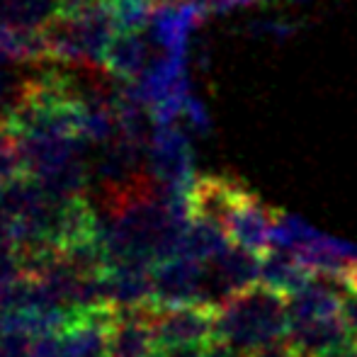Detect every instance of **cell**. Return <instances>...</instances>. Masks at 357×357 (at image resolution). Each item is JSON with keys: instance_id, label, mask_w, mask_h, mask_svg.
Instances as JSON below:
<instances>
[{"instance_id": "cell-18", "label": "cell", "mask_w": 357, "mask_h": 357, "mask_svg": "<svg viewBox=\"0 0 357 357\" xmlns=\"http://www.w3.org/2000/svg\"><path fill=\"white\" fill-rule=\"evenodd\" d=\"M319 231L314 226H309L306 221L296 219L291 214H284L280 209H275V219H273V234H270V241H273V248L280 250H296L301 245L309 243Z\"/></svg>"}, {"instance_id": "cell-15", "label": "cell", "mask_w": 357, "mask_h": 357, "mask_svg": "<svg viewBox=\"0 0 357 357\" xmlns=\"http://www.w3.org/2000/svg\"><path fill=\"white\" fill-rule=\"evenodd\" d=\"M0 59L10 63L47 61V44L42 29H22L0 20Z\"/></svg>"}, {"instance_id": "cell-19", "label": "cell", "mask_w": 357, "mask_h": 357, "mask_svg": "<svg viewBox=\"0 0 357 357\" xmlns=\"http://www.w3.org/2000/svg\"><path fill=\"white\" fill-rule=\"evenodd\" d=\"M24 78L15 71V63L0 59V117L8 119V114L17 107L20 95H22Z\"/></svg>"}, {"instance_id": "cell-23", "label": "cell", "mask_w": 357, "mask_h": 357, "mask_svg": "<svg viewBox=\"0 0 357 357\" xmlns=\"http://www.w3.org/2000/svg\"><path fill=\"white\" fill-rule=\"evenodd\" d=\"M345 321L350 326V335H353V343L357 345V296L353 299H345V311H343Z\"/></svg>"}, {"instance_id": "cell-17", "label": "cell", "mask_w": 357, "mask_h": 357, "mask_svg": "<svg viewBox=\"0 0 357 357\" xmlns=\"http://www.w3.org/2000/svg\"><path fill=\"white\" fill-rule=\"evenodd\" d=\"M56 13V0H0V20L34 32L47 27Z\"/></svg>"}, {"instance_id": "cell-3", "label": "cell", "mask_w": 357, "mask_h": 357, "mask_svg": "<svg viewBox=\"0 0 357 357\" xmlns=\"http://www.w3.org/2000/svg\"><path fill=\"white\" fill-rule=\"evenodd\" d=\"M146 170L151 180L160 188L188 195L195 183L192 144L188 134L175 122L153 124V134L146 153Z\"/></svg>"}, {"instance_id": "cell-9", "label": "cell", "mask_w": 357, "mask_h": 357, "mask_svg": "<svg viewBox=\"0 0 357 357\" xmlns=\"http://www.w3.org/2000/svg\"><path fill=\"white\" fill-rule=\"evenodd\" d=\"M287 343L301 357H326L353 343V335H350V326L345 316H331V319L291 324Z\"/></svg>"}, {"instance_id": "cell-14", "label": "cell", "mask_w": 357, "mask_h": 357, "mask_svg": "<svg viewBox=\"0 0 357 357\" xmlns=\"http://www.w3.org/2000/svg\"><path fill=\"white\" fill-rule=\"evenodd\" d=\"M289 304V321H316L331 319V316H343L345 296L338 287L331 284V280H311L301 291L287 299Z\"/></svg>"}, {"instance_id": "cell-20", "label": "cell", "mask_w": 357, "mask_h": 357, "mask_svg": "<svg viewBox=\"0 0 357 357\" xmlns=\"http://www.w3.org/2000/svg\"><path fill=\"white\" fill-rule=\"evenodd\" d=\"M183 117H185V122H188V127L192 129V132H197V134H207L209 127H212V124H209L207 107H204V105L199 102L195 95H190L188 102H185Z\"/></svg>"}, {"instance_id": "cell-22", "label": "cell", "mask_w": 357, "mask_h": 357, "mask_svg": "<svg viewBox=\"0 0 357 357\" xmlns=\"http://www.w3.org/2000/svg\"><path fill=\"white\" fill-rule=\"evenodd\" d=\"M197 357H241V355L236 350H231L226 343H221V340H214V343L204 345L197 353Z\"/></svg>"}, {"instance_id": "cell-6", "label": "cell", "mask_w": 357, "mask_h": 357, "mask_svg": "<svg viewBox=\"0 0 357 357\" xmlns=\"http://www.w3.org/2000/svg\"><path fill=\"white\" fill-rule=\"evenodd\" d=\"M273 219L275 209H270L250 188L241 192V197L234 202L231 212L224 219V231L231 238V243L245 248L250 253L263 258L273 248Z\"/></svg>"}, {"instance_id": "cell-27", "label": "cell", "mask_w": 357, "mask_h": 357, "mask_svg": "<svg viewBox=\"0 0 357 357\" xmlns=\"http://www.w3.org/2000/svg\"><path fill=\"white\" fill-rule=\"evenodd\" d=\"M0 188H3V185H0Z\"/></svg>"}, {"instance_id": "cell-8", "label": "cell", "mask_w": 357, "mask_h": 357, "mask_svg": "<svg viewBox=\"0 0 357 357\" xmlns=\"http://www.w3.org/2000/svg\"><path fill=\"white\" fill-rule=\"evenodd\" d=\"M248 188L241 180H231L226 175H202L195 178L192 188L188 192L190 216L192 221H209L224 229V219L231 212L234 202L241 192Z\"/></svg>"}, {"instance_id": "cell-11", "label": "cell", "mask_w": 357, "mask_h": 357, "mask_svg": "<svg viewBox=\"0 0 357 357\" xmlns=\"http://www.w3.org/2000/svg\"><path fill=\"white\" fill-rule=\"evenodd\" d=\"M306 268H311L314 273L333 278L335 282L343 280V275L357 263V245L348 243V241L333 238V236L316 234L301 248L291 250Z\"/></svg>"}, {"instance_id": "cell-21", "label": "cell", "mask_w": 357, "mask_h": 357, "mask_svg": "<svg viewBox=\"0 0 357 357\" xmlns=\"http://www.w3.org/2000/svg\"><path fill=\"white\" fill-rule=\"evenodd\" d=\"M243 357H301V355L296 353L287 340H282V343H275V345H270V348L255 350V353H248Z\"/></svg>"}, {"instance_id": "cell-26", "label": "cell", "mask_w": 357, "mask_h": 357, "mask_svg": "<svg viewBox=\"0 0 357 357\" xmlns=\"http://www.w3.org/2000/svg\"><path fill=\"white\" fill-rule=\"evenodd\" d=\"M5 132H8V124H5V119L0 117V137H3Z\"/></svg>"}, {"instance_id": "cell-12", "label": "cell", "mask_w": 357, "mask_h": 357, "mask_svg": "<svg viewBox=\"0 0 357 357\" xmlns=\"http://www.w3.org/2000/svg\"><path fill=\"white\" fill-rule=\"evenodd\" d=\"M149 61V44L139 32L117 29L109 39L102 56V71L119 83H132L146 71Z\"/></svg>"}, {"instance_id": "cell-28", "label": "cell", "mask_w": 357, "mask_h": 357, "mask_svg": "<svg viewBox=\"0 0 357 357\" xmlns=\"http://www.w3.org/2000/svg\"><path fill=\"white\" fill-rule=\"evenodd\" d=\"M32 357H34V355H32Z\"/></svg>"}, {"instance_id": "cell-5", "label": "cell", "mask_w": 357, "mask_h": 357, "mask_svg": "<svg viewBox=\"0 0 357 357\" xmlns=\"http://www.w3.org/2000/svg\"><path fill=\"white\" fill-rule=\"evenodd\" d=\"M153 304L158 309H175L188 304H204V282H207V263L192 258H170L153 265Z\"/></svg>"}, {"instance_id": "cell-2", "label": "cell", "mask_w": 357, "mask_h": 357, "mask_svg": "<svg viewBox=\"0 0 357 357\" xmlns=\"http://www.w3.org/2000/svg\"><path fill=\"white\" fill-rule=\"evenodd\" d=\"M114 20L105 5L75 17H54L42 29L47 61L83 68H102V56L112 34Z\"/></svg>"}, {"instance_id": "cell-1", "label": "cell", "mask_w": 357, "mask_h": 357, "mask_svg": "<svg viewBox=\"0 0 357 357\" xmlns=\"http://www.w3.org/2000/svg\"><path fill=\"white\" fill-rule=\"evenodd\" d=\"M287 296L255 284L234 294L216 309V340L226 343L241 357L282 343L289 335Z\"/></svg>"}, {"instance_id": "cell-25", "label": "cell", "mask_w": 357, "mask_h": 357, "mask_svg": "<svg viewBox=\"0 0 357 357\" xmlns=\"http://www.w3.org/2000/svg\"><path fill=\"white\" fill-rule=\"evenodd\" d=\"M326 357H357V345L355 343H348L345 348L335 350V353H331V355H326Z\"/></svg>"}, {"instance_id": "cell-13", "label": "cell", "mask_w": 357, "mask_h": 357, "mask_svg": "<svg viewBox=\"0 0 357 357\" xmlns=\"http://www.w3.org/2000/svg\"><path fill=\"white\" fill-rule=\"evenodd\" d=\"M314 270L306 268L291 250L270 248L260 258V284L278 291L282 296H294L314 280Z\"/></svg>"}, {"instance_id": "cell-24", "label": "cell", "mask_w": 357, "mask_h": 357, "mask_svg": "<svg viewBox=\"0 0 357 357\" xmlns=\"http://www.w3.org/2000/svg\"><path fill=\"white\" fill-rule=\"evenodd\" d=\"M340 284H343V289H348L350 296H357V263L348 270V273L343 275Z\"/></svg>"}, {"instance_id": "cell-4", "label": "cell", "mask_w": 357, "mask_h": 357, "mask_svg": "<svg viewBox=\"0 0 357 357\" xmlns=\"http://www.w3.org/2000/svg\"><path fill=\"white\" fill-rule=\"evenodd\" d=\"M151 326L158 348H204L216 340V306L188 304L158 309Z\"/></svg>"}, {"instance_id": "cell-10", "label": "cell", "mask_w": 357, "mask_h": 357, "mask_svg": "<svg viewBox=\"0 0 357 357\" xmlns=\"http://www.w3.org/2000/svg\"><path fill=\"white\" fill-rule=\"evenodd\" d=\"M207 10L195 3H160L151 17L153 39L168 54H188L190 32L202 22Z\"/></svg>"}, {"instance_id": "cell-7", "label": "cell", "mask_w": 357, "mask_h": 357, "mask_svg": "<svg viewBox=\"0 0 357 357\" xmlns=\"http://www.w3.org/2000/svg\"><path fill=\"white\" fill-rule=\"evenodd\" d=\"M158 306H137V309H117V321L109 331L107 357H155L153 321Z\"/></svg>"}, {"instance_id": "cell-16", "label": "cell", "mask_w": 357, "mask_h": 357, "mask_svg": "<svg viewBox=\"0 0 357 357\" xmlns=\"http://www.w3.org/2000/svg\"><path fill=\"white\" fill-rule=\"evenodd\" d=\"M229 245L231 238L226 236V231L221 226L209 224V221H192L190 229L185 231L180 255L183 258L199 260V263H212Z\"/></svg>"}]
</instances>
